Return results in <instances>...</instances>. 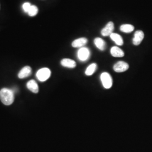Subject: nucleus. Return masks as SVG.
<instances>
[{"label":"nucleus","mask_w":152,"mask_h":152,"mask_svg":"<svg viewBox=\"0 0 152 152\" xmlns=\"http://www.w3.org/2000/svg\"><path fill=\"white\" fill-rule=\"evenodd\" d=\"M32 73V69L29 66H26L23 67L19 72L18 77L20 79L27 78L30 76Z\"/></svg>","instance_id":"8"},{"label":"nucleus","mask_w":152,"mask_h":152,"mask_svg":"<svg viewBox=\"0 0 152 152\" xmlns=\"http://www.w3.org/2000/svg\"><path fill=\"white\" fill-rule=\"evenodd\" d=\"M31 4L29 2H24L23 6H22V8L24 12L28 13V12L29 11V10L30 9L31 7Z\"/></svg>","instance_id":"18"},{"label":"nucleus","mask_w":152,"mask_h":152,"mask_svg":"<svg viewBox=\"0 0 152 152\" xmlns=\"http://www.w3.org/2000/svg\"><path fill=\"white\" fill-rule=\"evenodd\" d=\"M0 99L6 105H10L14 100V91L7 88H3L0 90Z\"/></svg>","instance_id":"1"},{"label":"nucleus","mask_w":152,"mask_h":152,"mask_svg":"<svg viewBox=\"0 0 152 152\" xmlns=\"http://www.w3.org/2000/svg\"><path fill=\"white\" fill-rule=\"evenodd\" d=\"M100 80L103 87L106 89H109L112 86L113 80L111 76L107 72H103L100 76Z\"/></svg>","instance_id":"3"},{"label":"nucleus","mask_w":152,"mask_h":152,"mask_svg":"<svg viewBox=\"0 0 152 152\" xmlns=\"http://www.w3.org/2000/svg\"><path fill=\"white\" fill-rule=\"evenodd\" d=\"M144 37V34L142 31H137L134 33V36L132 39V43L135 45L137 46L141 44L142 41Z\"/></svg>","instance_id":"7"},{"label":"nucleus","mask_w":152,"mask_h":152,"mask_svg":"<svg viewBox=\"0 0 152 152\" xmlns=\"http://www.w3.org/2000/svg\"><path fill=\"white\" fill-rule=\"evenodd\" d=\"M90 56V51L87 48L82 47L78 50L77 53V57L80 61H85L89 59Z\"/></svg>","instance_id":"4"},{"label":"nucleus","mask_w":152,"mask_h":152,"mask_svg":"<svg viewBox=\"0 0 152 152\" xmlns=\"http://www.w3.org/2000/svg\"><path fill=\"white\" fill-rule=\"evenodd\" d=\"M61 65L64 67L69 68H74L76 66V61L75 60H72L71 59L65 58L61 60Z\"/></svg>","instance_id":"10"},{"label":"nucleus","mask_w":152,"mask_h":152,"mask_svg":"<svg viewBox=\"0 0 152 152\" xmlns=\"http://www.w3.org/2000/svg\"><path fill=\"white\" fill-rule=\"evenodd\" d=\"M97 69V65L96 63H92L89 65L85 71V75L87 76L92 75Z\"/></svg>","instance_id":"15"},{"label":"nucleus","mask_w":152,"mask_h":152,"mask_svg":"<svg viewBox=\"0 0 152 152\" xmlns=\"http://www.w3.org/2000/svg\"><path fill=\"white\" fill-rule=\"evenodd\" d=\"M129 68V64L123 61H120L116 63L113 66V69L115 72L122 73L127 71Z\"/></svg>","instance_id":"5"},{"label":"nucleus","mask_w":152,"mask_h":152,"mask_svg":"<svg viewBox=\"0 0 152 152\" xmlns=\"http://www.w3.org/2000/svg\"><path fill=\"white\" fill-rule=\"evenodd\" d=\"M120 30L122 32L129 33L132 32L134 30V27L131 24H125L121 26Z\"/></svg>","instance_id":"16"},{"label":"nucleus","mask_w":152,"mask_h":152,"mask_svg":"<svg viewBox=\"0 0 152 152\" xmlns=\"http://www.w3.org/2000/svg\"><path fill=\"white\" fill-rule=\"evenodd\" d=\"M110 37L112 39V41H114L115 44L117 45L118 46L123 45L124 40L120 34L115 33H113L110 35Z\"/></svg>","instance_id":"12"},{"label":"nucleus","mask_w":152,"mask_h":152,"mask_svg":"<svg viewBox=\"0 0 152 152\" xmlns=\"http://www.w3.org/2000/svg\"><path fill=\"white\" fill-rule=\"evenodd\" d=\"M114 29V23L112 22H109L101 31V34L102 36L107 37L110 36V35L113 33Z\"/></svg>","instance_id":"6"},{"label":"nucleus","mask_w":152,"mask_h":152,"mask_svg":"<svg viewBox=\"0 0 152 152\" xmlns=\"http://www.w3.org/2000/svg\"><path fill=\"white\" fill-rule=\"evenodd\" d=\"M38 11V7L36 6L32 5L30 9L28 12V14L29 15V16L33 17V16H36L37 14Z\"/></svg>","instance_id":"17"},{"label":"nucleus","mask_w":152,"mask_h":152,"mask_svg":"<svg viewBox=\"0 0 152 152\" xmlns=\"http://www.w3.org/2000/svg\"><path fill=\"white\" fill-rule=\"evenodd\" d=\"M110 54L113 57L115 58H121L125 55L123 50L117 46H113L111 48Z\"/></svg>","instance_id":"11"},{"label":"nucleus","mask_w":152,"mask_h":152,"mask_svg":"<svg viewBox=\"0 0 152 152\" xmlns=\"http://www.w3.org/2000/svg\"><path fill=\"white\" fill-rule=\"evenodd\" d=\"M87 41H88V40H87V38H85V37L78 38L73 41V42L72 43V46L73 48H81L87 44Z\"/></svg>","instance_id":"9"},{"label":"nucleus","mask_w":152,"mask_h":152,"mask_svg":"<svg viewBox=\"0 0 152 152\" xmlns=\"http://www.w3.org/2000/svg\"><path fill=\"white\" fill-rule=\"evenodd\" d=\"M51 76V71L48 68H43L39 69L37 73L36 77L38 80L41 82L46 81Z\"/></svg>","instance_id":"2"},{"label":"nucleus","mask_w":152,"mask_h":152,"mask_svg":"<svg viewBox=\"0 0 152 152\" xmlns=\"http://www.w3.org/2000/svg\"><path fill=\"white\" fill-rule=\"evenodd\" d=\"M94 44L96 47L101 51H104L106 48V43L102 38H96L94 39Z\"/></svg>","instance_id":"14"},{"label":"nucleus","mask_w":152,"mask_h":152,"mask_svg":"<svg viewBox=\"0 0 152 152\" xmlns=\"http://www.w3.org/2000/svg\"><path fill=\"white\" fill-rule=\"evenodd\" d=\"M27 87L33 93H38L39 91L38 86L37 82L34 80H31L28 82L27 84Z\"/></svg>","instance_id":"13"}]
</instances>
